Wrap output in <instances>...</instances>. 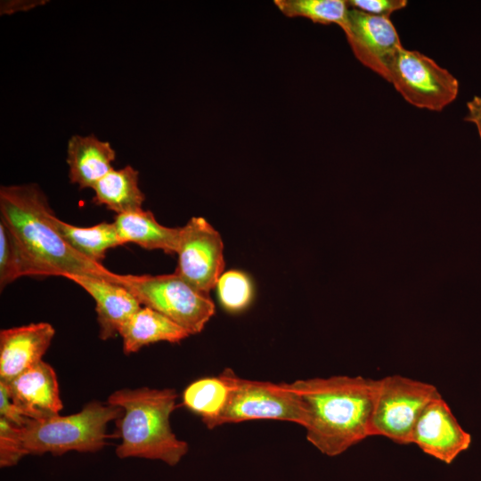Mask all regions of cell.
<instances>
[{
  "label": "cell",
  "instance_id": "277c9868",
  "mask_svg": "<svg viewBox=\"0 0 481 481\" xmlns=\"http://www.w3.org/2000/svg\"><path fill=\"white\" fill-rule=\"evenodd\" d=\"M121 413L120 407L92 401L70 415L29 419L19 430L26 456H61L71 451L96 452L106 445L109 422Z\"/></svg>",
  "mask_w": 481,
  "mask_h": 481
},
{
  "label": "cell",
  "instance_id": "8fae6325",
  "mask_svg": "<svg viewBox=\"0 0 481 481\" xmlns=\"http://www.w3.org/2000/svg\"><path fill=\"white\" fill-rule=\"evenodd\" d=\"M412 444L425 453L452 463L471 444V436L465 431L442 395L431 401L420 415L414 427Z\"/></svg>",
  "mask_w": 481,
  "mask_h": 481
},
{
  "label": "cell",
  "instance_id": "4316f807",
  "mask_svg": "<svg viewBox=\"0 0 481 481\" xmlns=\"http://www.w3.org/2000/svg\"><path fill=\"white\" fill-rule=\"evenodd\" d=\"M467 115L464 120L475 125L481 140V96H474L467 102Z\"/></svg>",
  "mask_w": 481,
  "mask_h": 481
},
{
  "label": "cell",
  "instance_id": "30bf717a",
  "mask_svg": "<svg viewBox=\"0 0 481 481\" xmlns=\"http://www.w3.org/2000/svg\"><path fill=\"white\" fill-rule=\"evenodd\" d=\"M342 29L357 60L387 80L389 65L403 47L390 19L349 7Z\"/></svg>",
  "mask_w": 481,
  "mask_h": 481
},
{
  "label": "cell",
  "instance_id": "603a6c76",
  "mask_svg": "<svg viewBox=\"0 0 481 481\" xmlns=\"http://www.w3.org/2000/svg\"><path fill=\"white\" fill-rule=\"evenodd\" d=\"M216 287L222 306L231 313L244 310L253 298L251 280L239 270L223 273Z\"/></svg>",
  "mask_w": 481,
  "mask_h": 481
},
{
  "label": "cell",
  "instance_id": "5bb4252c",
  "mask_svg": "<svg viewBox=\"0 0 481 481\" xmlns=\"http://www.w3.org/2000/svg\"><path fill=\"white\" fill-rule=\"evenodd\" d=\"M83 288L95 301L99 337L102 340L114 338L126 320L142 304L124 286L107 280L75 275L68 278Z\"/></svg>",
  "mask_w": 481,
  "mask_h": 481
},
{
  "label": "cell",
  "instance_id": "d4e9b609",
  "mask_svg": "<svg viewBox=\"0 0 481 481\" xmlns=\"http://www.w3.org/2000/svg\"><path fill=\"white\" fill-rule=\"evenodd\" d=\"M350 8L363 12L389 18V16L407 5L406 0H349L346 1Z\"/></svg>",
  "mask_w": 481,
  "mask_h": 481
},
{
  "label": "cell",
  "instance_id": "2e32d148",
  "mask_svg": "<svg viewBox=\"0 0 481 481\" xmlns=\"http://www.w3.org/2000/svg\"><path fill=\"white\" fill-rule=\"evenodd\" d=\"M122 244L135 243L146 249H160L167 254H176L181 227L160 224L150 210H135L118 214L114 219Z\"/></svg>",
  "mask_w": 481,
  "mask_h": 481
},
{
  "label": "cell",
  "instance_id": "44dd1931",
  "mask_svg": "<svg viewBox=\"0 0 481 481\" xmlns=\"http://www.w3.org/2000/svg\"><path fill=\"white\" fill-rule=\"evenodd\" d=\"M274 4L285 16L304 17L323 25L334 23L341 29L349 10L345 0H275Z\"/></svg>",
  "mask_w": 481,
  "mask_h": 481
},
{
  "label": "cell",
  "instance_id": "9a60e30c",
  "mask_svg": "<svg viewBox=\"0 0 481 481\" xmlns=\"http://www.w3.org/2000/svg\"><path fill=\"white\" fill-rule=\"evenodd\" d=\"M115 151L108 142L94 135H73L68 142L67 164L70 183L92 188L113 169Z\"/></svg>",
  "mask_w": 481,
  "mask_h": 481
},
{
  "label": "cell",
  "instance_id": "8992f818",
  "mask_svg": "<svg viewBox=\"0 0 481 481\" xmlns=\"http://www.w3.org/2000/svg\"><path fill=\"white\" fill-rule=\"evenodd\" d=\"M221 374L227 381L229 394L214 428L256 420L289 421L305 427V407L289 383L246 379L230 369Z\"/></svg>",
  "mask_w": 481,
  "mask_h": 481
},
{
  "label": "cell",
  "instance_id": "7c38bea8",
  "mask_svg": "<svg viewBox=\"0 0 481 481\" xmlns=\"http://www.w3.org/2000/svg\"><path fill=\"white\" fill-rule=\"evenodd\" d=\"M2 383L12 402L29 419L58 415L63 408L54 369L43 360L7 383Z\"/></svg>",
  "mask_w": 481,
  "mask_h": 481
},
{
  "label": "cell",
  "instance_id": "ac0fdd59",
  "mask_svg": "<svg viewBox=\"0 0 481 481\" xmlns=\"http://www.w3.org/2000/svg\"><path fill=\"white\" fill-rule=\"evenodd\" d=\"M139 173L131 166L112 169L93 187V201L118 214L142 209L145 200L139 188Z\"/></svg>",
  "mask_w": 481,
  "mask_h": 481
},
{
  "label": "cell",
  "instance_id": "7402d4cb",
  "mask_svg": "<svg viewBox=\"0 0 481 481\" xmlns=\"http://www.w3.org/2000/svg\"><path fill=\"white\" fill-rule=\"evenodd\" d=\"M21 276H37L35 265L18 240L0 221V287Z\"/></svg>",
  "mask_w": 481,
  "mask_h": 481
},
{
  "label": "cell",
  "instance_id": "e0dca14e",
  "mask_svg": "<svg viewBox=\"0 0 481 481\" xmlns=\"http://www.w3.org/2000/svg\"><path fill=\"white\" fill-rule=\"evenodd\" d=\"M126 355L135 353L150 344L166 341L179 342L190 334L177 323L162 314L141 306L122 325L118 333Z\"/></svg>",
  "mask_w": 481,
  "mask_h": 481
},
{
  "label": "cell",
  "instance_id": "cb8c5ba5",
  "mask_svg": "<svg viewBox=\"0 0 481 481\" xmlns=\"http://www.w3.org/2000/svg\"><path fill=\"white\" fill-rule=\"evenodd\" d=\"M20 427L0 418V467L15 466L26 456L20 437Z\"/></svg>",
  "mask_w": 481,
  "mask_h": 481
},
{
  "label": "cell",
  "instance_id": "52a82bcc",
  "mask_svg": "<svg viewBox=\"0 0 481 481\" xmlns=\"http://www.w3.org/2000/svg\"><path fill=\"white\" fill-rule=\"evenodd\" d=\"M441 396L432 384L401 375L377 379L370 436L399 444H412L416 422L425 407Z\"/></svg>",
  "mask_w": 481,
  "mask_h": 481
},
{
  "label": "cell",
  "instance_id": "9c48e42d",
  "mask_svg": "<svg viewBox=\"0 0 481 481\" xmlns=\"http://www.w3.org/2000/svg\"><path fill=\"white\" fill-rule=\"evenodd\" d=\"M175 273L209 296L224 268L220 233L203 217H192L181 227Z\"/></svg>",
  "mask_w": 481,
  "mask_h": 481
},
{
  "label": "cell",
  "instance_id": "ba28073f",
  "mask_svg": "<svg viewBox=\"0 0 481 481\" xmlns=\"http://www.w3.org/2000/svg\"><path fill=\"white\" fill-rule=\"evenodd\" d=\"M387 82L410 104L441 111L459 94L458 79L425 54L404 48L398 50L388 69Z\"/></svg>",
  "mask_w": 481,
  "mask_h": 481
},
{
  "label": "cell",
  "instance_id": "5b68a950",
  "mask_svg": "<svg viewBox=\"0 0 481 481\" xmlns=\"http://www.w3.org/2000/svg\"><path fill=\"white\" fill-rule=\"evenodd\" d=\"M116 283L129 289L140 301L167 316L190 335L200 333L213 316L209 296L192 288L177 274H118Z\"/></svg>",
  "mask_w": 481,
  "mask_h": 481
},
{
  "label": "cell",
  "instance_id": "3957f363",
  "mask_svg": "<svg viewBox=\"0 0 481 481\" xmlns=\"http://www.w3.org/2000/svg\"><path fill=\"white\" fill-rule=\"evenodd\" d=\"M177 394L172 388H122L107 399L120 407L115 420L120 443L116 448L119 459L142 458L161 461L175 466L187 453L189 445L172 431L170 416Z\"/></svg>",
  "mask_w": 481,
  "mask_h": 481
},
{
  "label": "cell",
  "instance_id": "6da1fadb",
  "mask_svg": "<svg viewBox=\"0 0 481 481\" xmlns=\"http://www.w3.org/2000/svg\"><path fill=\"white\" fill-rule=\"evenodd\" d=\"M306 412L307 441L322 453L337 456L370 436L377 379L331 376L289 383Z\"/></svg>",
  "mask_w": 481,
  "mask_h": 481
},
{
  "label": "cell",
  "instance_id": "484cf974",
  "mask_svg": "<svg viewBox=\"0 0 481 481\" xmlns=\"http://www.w3.org/2000/svg\"><path fill=\"white\" fill-rule=\"evenodd\" d=\"M0 414L1 418L18 427H23L29 420L12 402L5 387L2 383H0Z\"/></svg>",
  "mask_w": 481,
  "mask_h": 481
},
{
  "label": "cell",
  "instance_id": "4fadbf2b",
  "mask_svg": "<svg viewBox=\"0 0 481 481\" xmlns=\"http://www.w3.org/2000/svg\"><path fill=\"white\" fill-rule=\"evenodd\" d=\"M55 335L48 322L0 331V382L7 383L42 361Z\"/></svg>",
  "mask_w": 481,
  "mask_h": 481
},
{
  "label": "cell",
  "instance_id": "ffe728a7",
  "mask_svg": "<svg viewBox=\"0 0 481 481\" xmlns=\"http://www.w3.org/2000/svg\"><path fill=\"white\" fill-rule=\"evenodd\" d=\"M228 394L229 386L222 374L205 377L192 382L184 389L183 403L187 409L200 416L207 428H214Z\"/></svg>",
  "mask_w": 481,
  "mask_h": 481
},
{
  "label": "cell",
  "instance_id": "d6986e66",
  "mask_svg": "<svg viewBox=\"0 0 481 481\" xmlns=\"http://www.w3.org/2000/svg\"><path fill=\"white\" fill-rule=\"evenodd\" d=\"M53 222L66 242L90 261L101 264L108 249L123 245L114 223L102 222L90 227H78L53 216Z\"/></svg>",
  "mask_w": 481,
  "mask_h": 481
},
{
  "label": "cell",
  "instance_id": "7a4b0ae2",
  "mask_svg": "<svg viewBox=\"0 0 481 481\" xmlns=\"http://www.w3.org/2000/svg\"><path fill=\"white\" fill-rule=\"evenodd\" d=\"M0 214L32 260L37 276L75 275L102 278L116 283L117 273L75 251L54 222L47 198L34 183L1 186Z\"/></svg>",
  "mask_w": 481,
  "mask_h": 481
}]
</instances>
